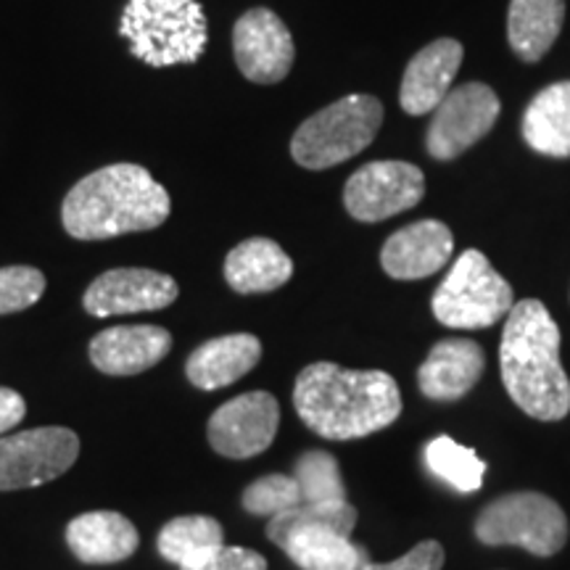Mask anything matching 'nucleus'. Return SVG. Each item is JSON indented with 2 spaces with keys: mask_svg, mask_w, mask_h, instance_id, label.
<instances>
[{
  "mask_svg": "<svg viewBox=\"0 0 570 570\" xmlns=\"http://www.w3.org/2000/svg\"><path fill=\"white\" fill-rule=\"evenodd\" d=\"M444 547L439 541L428 539L412 547L407 554L394 562H373L370 560L362 570H444Z\"/></svg>",
  "mask_w": 570,
  "mask_h": 570,
  "instance_id": "c756f323",
  "label": "nucleus"
},
{
  "mask_svg": "<svg viewBox=\"0 0 570 570\" xmlns=\"http://www.w3.org/2000/svg\"><path fill=\"white\" fill-rule=\"evenodd\" d=\"M302 489V502L309 504H333L346 502V487L341 479L338 460L323 449H309L294 462L291 473Z\"/></svg>",
  "mask_w": 570,
  "mask_h": 570,
  "instance_id": "bb28decb",
  "label": "nucleus"
},
{
  "mask_svg": "<svg viewBox=\"0 0 570 570\" xmlns=\"http://www.w3.org/2000/svg\"><path fill=\"white\" fill-rule=\"evenodd\" d=\"M425 196L423 169L410 161H370L346 180L344 206L360 223H383Z\"/></svg>",
  "mask_w": 570,
  "mask_h": 570,
  "instance_id": "9d476101",
  "label": "nucleus"
},
{
  "mask_svg": "<svg viewBox=\"0 0 570 570\" xmlns=\"http://www.w3.org/2000/svg\"><path fill=\"white\" fill-rule=\"evenodd\" d=\"M233 51L240 75L256 85L285 80L296 59L288 27L269 9H252L235 21Z\"/></svg>",
  "mask_w": 570,
  "mask_h": 570,
  "instance_id": "f8f14e48",
  "label": "nucleus"
},
{
  "mask_svg": "<svg viewBox=\"0 0 570 570\" xmlns=\"http://www.w3.org/2000/svg\"><path fill=\"white\" fill-rule=\"evenodd\" d=\"M475 537L487 547H523L537 558H552L568 541V518L547 494L512 491L481 510Z\"/></svg>",
  "mask_w": 570,
  "mask_h": 570,
  "instance_id": "0eeeda50",
  "label": "nucleus"
},
{
  "mask_svg": "<svg viewBox=\"0 0 570 570\" xmlns=\"http://www.w3.org/2000/svg\"><path fill=\"white\" fill-rule=\"evenodd\" d=\"M499 370L512 402L541 423H558L570 412V381L560 362V327L539 298L512 304Z\"/></svg>",
  "mask_w": 570,
  "mask_h": 570,
  "instance_id": "f03ea898",
  "label": "nucleus"
},
{
  "mask_svg": "<svg viewBox=\"0 0 570 570\" xmlns=\"http://www.w3.org/2000/svg\"><path fill=\"white\" fill-rule=\"evenodd\" d=\"M383 125V104L373 96H346L312 114L291 140V156L304 169H331L362 154Z\"/></svg>",
  "mask_w": 570,
  "mask_h": 570,
  "instance_id": "39448f33",
  "label": "nucleus"
},
{
  "mask_svg": "<svg viewBox=\"0 0 570 570\" xmlns=\"http://www.w3.org/2000/svg\"><path fill=\"white\" fill-rule=\"evenodd\" d=\"M177 296H180V288L167 273L146 267H119L98 275L88 285L82 306L92 317H117L167 309L177 302Z\"/></svg>",
  "mask_w": 570,
  "mask_h": 570,
  "instance_id": "ddd939ff",
  "label": "nucleus"
},
{
  "mask_svg": "<svg viewBox=\"0 0 570 570\" xmlns=\"http://www.w3.org/2000/svg\"><path fill=\"white\" fill-rule=\"evenodd\" d=\"M294 275V262L269 238H248L227 254L225 281L235 294H269Z\"/></svg>",
  "mask_w": 570,
  "mask_h": 570,
  "instance_id": "aec40b11",
  "label": "nucleus"
},
{
  "mask_svg": "<svg viewBox=\"0 0 570 570\" xmlns=\"http://www.w3.org/2000/svg\"><path fill=\"white\" fill-rule=\"evenodd\" d=\"M262 360V344L252 333H230L206 341L185 362V375L202 391L233 386Z\"/></svg>",
  "mask_w": 570,
  "mask_h": 570,
  "instance_id": "6ab92c4d",
  "label": "nucleus"
},
{
  "mask_svg": "<svg viewBox=\"0 0 570 570\" xmlns=\"http://www.w3.org/2000/svg\"><path fill=\"white\" fill-rule=\"evenodd\" d=\"M27 415L24 396L19 391L0 386V436L9 433L11 428H17Z\"/></svg>",
  "mask_w": 570,
  "mask_h": 570,
  "instance_id": "2f4dec72",
  "label": "nucleus"
},
{
  "mask_svg": "<svg viewBox=\"0 0 570 570\" xmlns=\"http://www.w3.org/2000/svg\"><path fill=\"white\" fill-rule=\"evenodd\" d=\"M356 525V508L346 502H333V504H309L302 502L296 508L281 512V515L269 518L267 523V539L273 544L281 547V541L288 533L302 531V529H333L344 537H352Z\"/></svg>",
  "mask_w": 570,
  "mask_h": 570,
  "instance_id": "a878e982",
  "label": "nucleus"
},
{
  "mask_svg": "<svg viewBox=\"0 0 570 570\" xmlns=\"http://www.w3.org/2000/svg\"><path fill=\"white\" fill-rule=\"evenodd\" d=\"M46 294V275L38 267H0V315L30 309Z\"/></svg>",
  "mask_w": 570,
  "mask_h": 570,
  "instance_id": "c85d7f7f",
  "label": "nucleus"
},
{
  "mask_svg": "<svg viewBox=\"0 0 570 570\" xmlns=\"http://www.w3.org/2000/svg\"><path fill=\"white\" fill-rule=\"evenodd\" d=\"M281 550L302 570H362L370 552L333 529H302L281 541Z\"/></svg>",
  "mask_w": 570,
  "mask_h": 570,
  "instance_id": "5701e85b",
  "label": "nucleus"
},
{
  "mask_svg": "<svg viewBox=\"0 0 570 570\" xmlns=\"http://www.w3.org/2000/svg\"><path fill=\"white\" fill-rule=\"evenodd\" d=\"M523 140L537 154L570 156V80L554 82L533 96L523 114Z\"/></svg>",
  "mask_w": 570,
  "mask_h": 570,
  "instance_id": "4be33fe9",
  "label": "nucleus"
},
{
  "mask_svg": "<svg viewBox=\"0 0 570 570\" xmlns=\"http://www.w3.org/2000/svg\"><path fill=\"white\" fill-rule=\"evenodd\" d=\"M512 304V285L479 248H468L458 256L431 298L433 317L454 331L491 327L510 315Z\"/></svg>",
  "mask_w": 570,
  "mask_h": 570,
  "instance_id": "423d86ee",
  "label": "nucleus"
},
{
  "mask_svg": "<svg viewBox=\"0 0 570 570\" xmlns=\"http://www.w3.org/2000/svg\"><path fill=\"white\" fill-rule=\"evenodd\" d=\"M294 407L317 436L352 441L396 423L402 394L383 370H346L333 362H315L296 377Z\"/></svg>",
  "mask_w": 570,
  "mask_h": 570,
  "instance_id": "f257e3e1",
  "label": "nucleus"
},
{
  "mask_svg": "<svg viewBox=\"0 0 570 570\" xmlns=\"http://www.w3.org/2000/svg\"><path fill=\"white\" fill-rule=\"evenodd\" d=\"M225 544L223 523L212 515H180L173 518L159 531L156 550L177 568H190L209 558Z\"/></svg>",
  "mask_w": 570,
  "mask_h": 570,
  "instance_id": "b1692460",
  "label": "nucleus"
},
{
  "mask_svg": "<svg viewBox=\"0 0 570 570\" xmlns=\"http://www.w3.org/2000/svg\"><path fill=\"white\" fill-rule=\"evenodd\" d=\"M240 502H244V510L252 512V515L275 518L281 512L302 504V489H298L294 475L269 473L256 479L254 483H248Z\"/></svg>",
  "mask_w": 570,
  "mask_h": 570,
  "instance_id": "cd10ccee",
  "label": "nucleus"
},
{
  "mask_svg": "<svg viewBox=\"0 0 570 570\" xmlns=\"http://www.w3.org/2000/svg\"><path fill=\"white\" fill-rule=\"evenodd\" d=\"M566 21V0H512L508 40L520 61L537 63L550 53Z\"/></svg>",
  "mask_w": 570,
  "mask_h": 570,
  "instance_id": "412c9836",
  "label": "nucleus"
},
{
  "mask_svg": "<svg viewBox=\"0 0 570 570\" xmlns=\"http://www.w3.org/2000/svg\"><path fill=\"white\" fill-rule=\"evenodd\" d=\"M67 547L85 566H114L130 560L140 547V533L130 518L114 510H92L67 525Z\"/></svg>",
  "mask_w": 570,
  "mask_h": 570,
  "instance_id": "a211bd4d",
  "label": "nucleus"
},
{
  "mask_svg": "<svg viewBox=\"0 0 570 570\" xmlns=\"http://www.w3.org/2000/svg\"><path fill=\"white\" fill-rule=\"evenodd\" d=\"M425 465L436 479L449 483L460 494L479 491L483 475H487V462L475 454V449L462 446L449 436H436L428 441Z\"/></svg>",
  "mask_w": 570,
  "mask_h": 570,
  "instance_id": "393cba45",
  "label": "nucleus"
},
{
  "mask_svg": "<svg viewBox=\"0 0 570 570\" xmlns=\"http://www.w3.org/2000/svg\"><path fill=\"white\" fill-rule=\"evenodd\" d=\"M454 235L439 219H420L396 230L381 248V265L394 281L436 275L452 259Z\"/></svg>",
  "mask_w": 570,
  "mask_h": 570,
  "instance_id": "2eb2a0df",
  "label": "nucleus"
},
{
  "mask_svg": "<svg viewBox=\"0 0 570 570\" xmlns=\"http://www.w3.org/2000/svg\"><path fill=\"white\" fill-rule=\"evenodd\" d=\"M80 458L71 428L46 425L0 436V491L35 489L61 479Z\"/></svg>",
  "mask_w": 570,
  "mask_h": 570,
  "instance_id": "6e6552de",
  "label": "nucleus"
},
{
  "mask_svg": "<svg viewBox=\"0 0 570 570\" xmlns=\"http://www.w3.org/2000/svg\"><path fill=\"white\" fill-rule=\"evenodd\" d=\"M499 109L497 92L483 82H465L449 90V96L433 111V122L428 127L425 148L433 159H458L481 138H487L494 127Z\"/></svg>",
  "mask_w": 570,
  "mask_h": 570,
  "instance_id": "1a4fd4ad",
  "label": "nucleus"
},
{
  "mask_svg": "<svg viewBox=\"0 0 570 570\" xmlns=\"http://www.w3.org/2000/svg\"><path fill=\"white\" fill-rule=\"evenodd\" d=\"M183 570H267V560L259 552L246 550V547L223 544L209 558L196 562V566Z\"/></svg>",
  "mask_w": 570,
  "mask_h": 570,
  "instance_id": "7c9ffc66",
  "label": "nucleus"
},
{
  "mask_svg": "<svg viewBox=\"0 0 570 570\" xmlns=\"http://www.w3.org/2000/svg\"><path fill=\"white\" fill-rule=\"evenodd\" d=\"M487 356L470 338H444L417 370V386L433 402H458L481 381Z\"/></svg>",
  "mask_w": 570,
  "mask_h": 570,
  "instance_id": "f3484780",
  "label": "nucleus"
},
{
  "mask_svg": "<svg viewBox=\"0 0 570 570\" xmlns=\"http://www.w3.org/2000/svg\"><path fill=\"white\" fill-rule=\"evenodd\" d=\"M173 198L140 164H109L82 177L61 206V223L77 240H106L167 223Z\"/></svg>",
  "mask_w": 570,
  "mask_h": 570,
  "instance_id": "7ed1b4c3",
  "label": "nucleus"
},
{
  "mask_svg": "<svg viewBox=\"0 0 570 570\" xmlns=\"http://www.w3.org/2000/svg\"><path fill=\"white\" fill-rule=\"evenodd\" d=\"M462 56H465V51H462L460 40L454 38H439L415 53V59L410 61L402 77V88H399L402 109L412 114V117L436 111V106L452 90Z\"/></svg>",
  "mask_w": 570,
  "mask_h": 570,
  "instance_id": "dca6fc26",
  "label": "nucleus"
},
{
  "mask_svg": "<svg viewBox=\"0 0 570 570\" xmlns=\"http://www.w3.org/2000/svg\"><path fill=\"white\" fill-rule=\"evenodd\" d=\"M169 348L173 333L159 325H114L92 336L88 354L104 375L127 377L159 365Z\"/></svg>",
  "mask_w": 570,
  "mask_h": 570,
  "instance_id": "4468645a",
  "label": "nucleus"
},
{
  "mask_svg": "<svg viewBox=\"0 0 570 570\" xmlns=\"http://www.w3.org/2000/svg\"><path fill=\"white\" fill-rule=\"evenodd\" d=\"M119 35L135 59L154 69L196 63L209 42L198 0H130L119 19Z\"/></svg>",
  "mask_w": 570,
  "mask_h": 570,
  "instance_id": "20e7f679",
  "label": "nucleus"
},
{
  "mask_svg": "<svg viewBox=\"0 0 570 570\" xmlns=\"http://www.w3.org/2000/svg\"><path fill=\"white\" fill-rule=\"evenodd\" d=\"M281 425V404L267 391H248L212 412L206 439L227 460H248L267 452Z\"/></svg>",
  "mask_w": 570,
  "mask_h": 570,
  "instance_id": "9b49d317",
  "label": "nucleus"
}]
</instances>
